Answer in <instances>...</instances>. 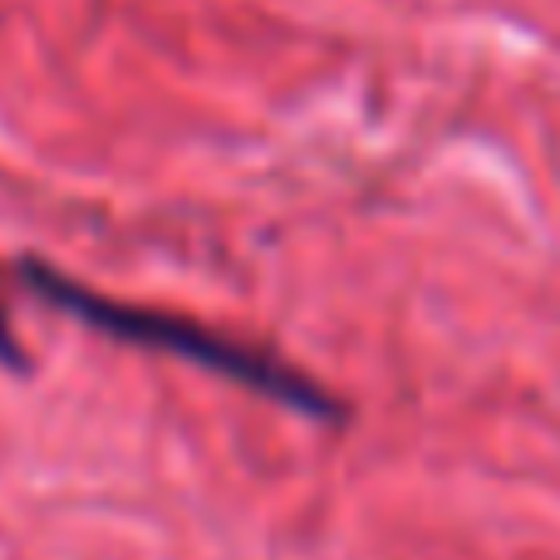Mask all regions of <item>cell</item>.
<instances>
[{"instance_id":"obj_2","label":"cell","mask_w":560,"mask_h":560,"mask_svg":"<svg viewBox=\"0 0 560 560\" xmlns=\"http://www.w3.org/2000/svg\"><path fill=\"white\" fill-rule=\"evenodd\" d=\"M0 364H10V369H25V354H20L15 335H10V319H5V310H0Z\"/></svg>"},{"instance_id":"obj_1","label":"cell","mask_w":560,"mask_h":560,"mask_svg":"<svg viewBox=\"0 0 560 560\" xmlns=\"http://www.w3.org/2000/svg\"><path fill=\"white\" fill-rule=\"evenodd\" d=\"M20 276L30 280V290H35L39 300H49L55 310H69L74 319L94 325L98 335L118 339V345L158 349V354L202 364V369H212L217 378H226V384H242V388H252V394L290 408V413L315 418V423H329V428L349 423L345 398L329 394L305 369L285 364L271 349H256L232 335H217V329L197 325V319H187V315L124 305V300H114V295H94L89 285H79V280H69L65 271H55V266H45V261H20Z\"/></svg>"}]
</instances>
